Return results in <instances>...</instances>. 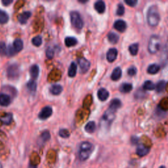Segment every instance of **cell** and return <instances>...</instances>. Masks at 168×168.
Segmentation results:
<instances>
[{
  "label": "cell",
  "mask_w": 168,
  "mask_h": 168,
  "mask_svg": "<svg viewBox=\"0 0 168 168\" xmlns=\"http://www.w3.org/2000/svg\"><path fill=\"white\" fill-rule=\"evenodd\" d=\"M160 20L158 8L156 5H152L147 12V22L151 26H156Z\"/></svg>",
  "instance_id": "obj_1"
},
{
  "label": "cell",
  "mask_w": 168,
  "mask_h": 168,
  "mask_svg": "<svg viewBox=\"0 0 168 168\" xmlns=\"http://www.w3.org/2000/svg\"><path fill=\"white\" fill-rule=\"evenodd\" d=\"M94 146L92 143L85 141L80 144L78 157L81 161L87 160L93 151Z\"/></svg>",
  "instance_id": "obj_2"
},
{
  "label": "cell",
  "mask_w": 168,
  "mask_h": 168,
  "mask_svg": "<svg viewBox=\"0 0 168 168\" xmlns=\"http://www.w3.org/2000/svg\"><path fill=\"white\" fill-rule=\"evenodd\" d=\"M161 45V40L159 36L157 35H153L151 37V39L149 40V43L148 45V49L149 52L154 54L157 53V51L160 49Z\"/></svg>",
  "instance_id": "obj_3"
},
{
  "label": "cell",
  "mask_w": 168,
  "mask_h": 168,
  "mask_svg": "<svg viewBox=\"0 0 168 168\" xmlns=\"http://www.w3.org/2000/svg\"><path fill=\"white\" fill-rule=\"evenodd\" d=\"M70 20L72 26L77 29L80 30L83 26V22L78 12L72 11L70 13Z\"/></svg>",
  "instance_id": "obj_4"
},
{
  "label": "cell",
  "mask_w": 168,
  "mask_h": 168,
  "mask_svg": "<svg viewBox=\"0 0 168 168\" xmlns=\"http://www.w3.org/2000/svg\"><path fill=\"white\" fill-rule=\"evenodd\" d=\"M7 77L9 79H16L19 76L20 69L19 66L16 64H11L7 70Z\"/></svg>",
  "instance_id": "obj_5"
},
{
  "label": "cell",
  "mask_w": 168,
  "mask_h": 168,
  "mask_svg": "<svg viewBox=\"0 0 168 168\" xmlns=\"http://www.w3.org/2000/svg\"><path fill=\"white\" fill-rule=\"evenodd\" d=\"M114 118H115V112H114L109 109L103 114V122H104L108 125H109L113 122Z\"/></svg>",
  "instance_id": "obj_6"
},
{
  "label": "cell",
  "mask_w": 168,
  "mask_h": 168,
  "mask_svg": "<svg viewBox=\"0 0 168 168\" xmlns=\"http://www.w3.org/2000/svg\"><path fill=\"white\" fill-rule=\"evenodd\" d=\"M77 63H78L81 72L82 73L87 72L90 68V66H91L90 62L86 58H80L77 60Z\"/></svg>",
  "instance_id": "obj_7"
},
{
  "label": "cell",
  "mask_w": 168,
  "mask_h": 168,
  "mask_svg": "<svg viewBox=\"0 0 168 168\" xmlns=\"http://www.w3.org/2000/svg\"><path fill=\"white\" fill-rule=\"evenodd\" d=\"M53 113V109L51 106H47L42 109L40 111L38 117L41 119H46L48 118H49Z\"/></svg>",
  "instance_id": "obj_8"
},
{
  "label": "cell",
  "mask_w": 168,
  "mask_h": 168,
  "mask_svg": "<svg viewBox=\"0 0 168 168\" xmlns=\"http://www.w3.org/2000/svg\"><path fill=\"white\" fill-rule=\"evenodd\" d=\"M150 152V148L145 146L144 145H139L136 149V153L141 157L145 156Z\"/></svg>",
  "instance_id": "obj_9"
},
{
  "label": "cell",
  "mask_w": 168,
  "mask_h": 168,
  "mask_svg": "<svg viewBox=\"0 0 168 168\" xmlns=\"http://www.w3.org/2000/svg\"><path fill=\"white\" fill-rule=\"evenodd\" d=\"M118 56V50L115 48H112L108 51L106 53V58L108 61L112 63L115 61Z\"/></svg>",
  "instance_id": "obj_10"
},
{
  "label": "cell",
  "mask_w": 168,
  "mask_h": 168,
  "mask_svg": "<svg viewBox=\"0 0 168 168\" xmlns=\"http://www.w3.org/2000/svg\"><path fill=\"white\" fill-rule=\"evenodd\" d=\"M11 103V98L10 96L5 93L0 94V105L2 106H7Z\"/></svg>",
  "instance_id": "obj_11"
},
{
  "label": "cell",
  "mask_w": 168,
  "mask_h": 168,
  "mask_svg": "<svg viewBox=\"0 0 168 168\" xmlns=\"http://www.w3.org/2000/svg\"><path fill=\"white\" fill-rule=\"evenodd\" d=\"M114 27L116 30L120 32H124L127 28V25L123 20H117L114 24Z\"/></svg>",
  "instance_id": "obj_12"
},
{
  "label": "cell",
  "mask_w": 168,
  "mask_h": 168,
  "mask_svg": "<svg viewBox=\"0 0 168 168\" xmlns=\"http://www.w3.org/2000/svg\"><path fill=\"white\" fill-rule=\"evenodd\" d=\"M98 98L101 101L106 100L109 97V93L105 88H100L97 92Z\"/></svg>",
  "instance_id": "obj_13"
},
{
  "label": "cell",
  "mask_w": 168,
  "mask_h": 168,
  "mask_svg": "<svg viewBox=\"0 0 168 168\" xmlns=\"http://www.w3.org/2000/svg\"><path fill=\"white\" fill-rule=\"evenodd\" d=\"M31 15L32 14L30 11H25L18 16V20H19L21 24L24 25V24H26L27 22V21L31 16Z\"/></svg>",
  "instance_id": "obj_14"
},
{
  "label": "cell",
  "mask_w": 168,
  "mask_h": 168,
  "mask_svg": "<svg viewBox=\"0 0 168 168\" xmlns=\"http://www.w3.org/2000/svg\"><path fill=\"white\" fill-rule=\"evenodd\" d=\"M94 8L99 13H103L106 9V5L103 1H97L94 4Z\"/></svg>",
  "instance_id": "obj_15"
},
{
  "label": "cell",
  "mask_w": 168,
  "mask_h": 168,
  "mask_svg": "<svg viewBox=\"0 0 168 168\" xmlns=\"http://www.w3.org/2000/svg\"><path fill=\"white\" fill-rule=\"evenodd\" d=\"M121 105H122V103H121L120 100L118 99H114L110 102V106H109V109L114 111V112H116L118 109L120 108Z\"/></svg>",
  "instance_id": "obj_16"
},
{
  "label": "cell",
  "mask_w": 168,
  "mask_h": 168,
  "mask_svg": "<svg viewBox=\"0 0 168 168\" xmlns=\"http://www.w3.org/2000/svg\"><path fill=\"white\" fill-rule=\"evenodd\" d=\"M122 69L119 67H116L112 72V73L111 74V79L113 81H117L119 80V78L122 77Z\"/></svg>",
  "instance_id": "obj_17"
},
{
  "label": "cell",
  "mask_w": 168,
  "mask_h": 168,
  "mask_svg": "<svg viewBox=\"0 0 168 168\" xmlns=\"http://www.w3.org/2000/svg\"><path fill=\"white\" fill-rule=\"evenodd\" d=\"M23 41L21 39H16L13 44V47L15 50V51L16 53L20 52L23 49Z\"/></svg>",
  "instance_id": "obj_18"
},
{
  "label": "cell",
  "mask_w": 168,
  "mask_h": 168,
  "mask_svg": "<svg viewBox=\"0 0 168 168\" xmlns=\"http://www.w3.org/2000/svg\"><path fill=\"white\" fill-rule=\"evenodd\" d=\"M39 73H40V68L36 64L32 66L30 69V76L33 80L37 78L39 76Z\"/></svg>",
  "instance_id": "obj_19"
},
{
  "label": "cell",
  "mask_w": 168,
  "mask_h": 168,
  "mask_svg": "<svg viewBox=\"0 0 168 168\" xmlns=\"http://www.w3.org/2000/svg\"><path fill=\"white\" fill-rule=\"evenodd\" d=\"M63 91V87L59 84H53L50 87V92L54 95H58Z\"/></svg>",
  "instance_id": "obj_20"
},
{
  "label": "cell",
  "mask_w": 168,
  "mask_h": 168,
  "mask_svg": "<svg viewBox=\"0 0 168 168\" xmlns=\"http://www.w3.org/2000/svg\"><path fill=\"white\" fill-rule=\"evenodd\" d=\"M64 42H65L66 46L68 47H70L76 45L77 44V40L74 37L69 36V37H67L65 38Z\"/></svg>",
  "instance_id": "obj_21"
},
{
  "label": "cell",
  "mask_w": 168,
  "mask_h": 168,
  "mask_svg": "<svg viewBox=\"0 0 168 168\" xmlns=\"http://www.w3.org/2000/svg\"><path fill=\"white\" fill-rule=\"evenodd\" d=\"M0 120L5 125H9L13 120V114L11 113H7L4 116L0 118Z\"/></svg>",
  "instance_id": "obj_22"
},
{
  "label": "cell",
  "mask_w": 168,
  "mask_h": 168,
  "mask_svg": "<svg viewBox=\"0 0 168 168\" xmlns=\"http://www.w3.org/2000/svg\"><path fill=\"white\" fill-rule=\"evenodd\" d=\"M77 64L75 63H72L68 71V76L71 77H74L77 72Z\"/></svg>",
  "instance_id": "obj_23"
},
{
  "label": "cell",
  "mask_w": 168,
  "mask_h": 168,
  "mask_svg": "<svg viewBox=\"0 0 168 168\" xmlns=\"http://www.w3.org/2000/svg\"><path fill=\"white\" fill-rule=\"evenodd\" d=\"M160 70V67L156 64H152L149 66L147 68L148 73L150 74H156Z\"/></svg>",
  "instance_id": "obj_24"
},
{
  "label": "cell",
  "mask_w": 168,
  "mask_h": 168,
  "mask_svg": "<svg viewBox=\"0 0 168 168\" xmlns=\"http://www.w3.org/2000/svg\"><path fill=\"white\" fill-rule=\"evenodd\" d=\"M132 89H133V86L132 84L129 83H124L121 86L120 88H119V90L120 91L124 93H127L130 92Z\"/></svg>",
  "instance_id": "obj_25"
},
{
  "label": "cell",
  "mask_w": 168,
  "mask_h": 168,
  "mask_svg": "<svg viewBox=\"0 0 168 168\" xmlns=\"http://www.w3.org/2000/svg\"><path fill=\"white\" fill-rule=\"evenodd\" d=\"M95 128H96V125L93 121H91V122H88L85 126L86 131L87 132V133H93L95 130Z\"/></svg>",
  "instance_id": "obj_26"
},
{
  "label": "cell",
  "mask_w": 168,
  "mask_h": 168,
  "mask_svg": "<svg viewBox=\"0 0 168 168\" xmlns=\"http://www.w3.org/2000/svg\"><path fill=\"white\" fill-rule=\"evenodd\" d=\"M108 40L112 44H115L119 40V36L114 32H110L108 34Z\"/></svg>",
  "instance_id": "obj_27"
},
{
  "label": "cell",
  "mask_w": 168,
  "mask_h": 168,
  "mask_svg": "<svg viewBox=\"0 0 168 168\" xmlns=\"http://www.w3.org/2000/svg\"><path fill=\"white\" fill-rule=\"evenodd\" d=\"M26 86H27V88L29 90L30 92L34 93V92H35V91H36L37 84H36V82H35L34 80L29 81L27 83Z\"/></svg>",
  "instance_id": "obj_28"
},
{
  "label": "cell",
  "mask_w": 168,
  "mask_h": 168,
  "mask_svg": "<svg viewBox=\"0 0 168 168\" xmlns=\"http://www.w3.org/2000/svg\"><path fill=\"white\" fill-rule=\"evenodd\" d=\"M166 85V82L164 80H160V81H159L156 83V85L155 86L156 91L158 93L162 92L164 91V89H165Z\"/></svg>",
  "instance_id": "obj_29"
},
{
  "label": "cell",
  "mask_w": 168,
  "mask_h": 168,
  "mask_svg": "<svg viewBox=\"0 0 168 168\" xmlns=\"http://www.w3.org/2000/svg\"><path fill=\"white\" fill-rule=\"evenodd\" d=\"M9 21V15L5 11L0 9V24H5Z\"/></svg>",
  "instance_id": "obj_30"
},
{
  "label": "cell",
  "mask_w": 168,
  "mask_h": 168,
  "mask_svg": "<svg viewBox=\"0 0 168 168\" xmlns=\"http://www.w3.org/2000/svg\"><path fill=\"white\" fill-rule=\"evenodd\" d=\"M143 89L145 90H148V91H152V90L155 89V85L152 82L148 80L146 81L145 83H144Z\"/></svg>",
  "instance_id": "obj_31"
},
{
  "label": "cell",
  "mask_w": 168,
  "mask_h": 168,
  "mask_svg": "<svg viewBox=\"0 0 168 168\" xmlns=\"http://www.w3.org/2000/svg\"><path fill=\"white\" fill-rule=\"evenodd\" d=\"M138 50H139V44H131L129 47V51L132 55H136Z\"/></svg>",
  "instance_id": "obj_32"
},
{
  "label": "cell",
  "mask_w": 168,
  "mask_h": 168,
  "mask_svg": "<svg viewBox=\"0 0 168 168\" xmlns=\"http://www.w3.org/2000/svg\"><path fill=\"white\" fill-rule=\"evenodd\" d=\"M50 138H51V135L48 131H44L40 136V139L42 141V142H45L47 141H49L50 139Z\"/></svg>",
  "instance_id": "obj_33"
},
{
  "label": "cell",
  "mask_w": 168,
  "mask_h": 168,
  "mask_svg": "<svg viewBox=\"0 0 168 168\" xmlns=\"http://www.w3.org/2000/svg\"><path fill=\"white\" fill-rule=\"evenodd\" d=\"M32 43L34 45L39 47L42 44V38L40 35H38V36H35L32 38Z\"/></svg>",
  "instance_id": "obj_34"
},
{
  "label": "cell",
  "mask_w": 168,
  "mask_h": 168,
  "mask_svg": "<svg viewBox=\"0 0 168 168\" xmlns=\"http://www.w3.org/2000/svg\"><path fill=\"white\" fill-rule=\"evenodd\" d=\"M58 135L60 137H61L62 138H64V139L68 138L70 135L69 131L67 129H62L60 130L58 132Z\"/></svg>",
  "instance_id": "obj_35"
},
{
  "label": "cell",
  "mask_w": 168,
  "mask_h": 168,
  "mask_svg": "<svg viewBox=\"0 0 168 168\" xmlns=\"http://www.w3.org/2000/svg\"><path fill=\"white\" fill-rule=\"evenodd\" d=\"M16 52L15 51L13 45H9L8 47H7V49H6V55L7 56L11 57V56H13Z\"/></svg>",
  "instance_id": "obj_36"
},
{
  "label": "cell",
  "mask_w": 168,
  "mask_h": 168,
  "mask_svg": "<svg viewBox=\"0 0 168 168\" xmlns=\"http://www.w3.org/2000/svg\"><path fill=\"white\" fill-rule=\"evenodd\" d=\"M125 13V7L123 4L119 3L117 7V11H116V14L119 16H122Z\"/></svg>",
  "instance_id": "obj_37"
},
{
  "label": "cell",
  "mask_w": 168,
  "mask_h": 168,
  "mask_svg": "<svg viewBox=\"0 0 168 168\" xmlns=\"http://www.w3.org/2000/svg\"><path fill=\"white\" fill-rule=\"evenodd\" d=\"M54 55H55V53H54L53 49L51 47H48L46 50V56L49 59H52L54 57Z\"/></svg>",
  "instance_id": "obj_38"
},
{
  "label": "cell",
  "mask_w": 168,
  "mask_h": 168,
  "mask_svg": "<svg viewBox=\"0 0 168 168\" xmlns=\"http://www.w3.org/2000/svg\"><path fill=\"white\" fill-rule=\"evenodd\" d=\"M6 49H7V46L3 41L0 42V53L2 55H6Z\"/></svg>",
  "instance_id": "obj_39"
},
{
  "label": "cell",
  "mask_w": 168,
  "mask_h": 168,
  "mask_svg": "<svg viewBox=\"0 0 168 168\" xmlns=\"http://www.w3.org/2000/svg\"><path fill=\"white\" fill-rule=\"evenodd\" d=\"M137 70L136 67H134V66H132V67H131L128 69V74L129 76H134L137 74Z\"/></svg>",
  "instance_id": "obj_40"
},
{
  "label": "cell",
  "mask_w": 168,
  "mask_h": 168,
  "mask_svg": "<svg viewBox=\"0 0 168 168\" xmlns=\"http://www.w3.org/2000/svg\"><path fill=\"white\" fill-rule=\"evenodd\" d=\"M125 3L128 4L130 7H134V6L137 3V0H125Z\"/></svg>",
  "instance_id": "obj_41"
},
{
  "label": "cell",
  "mask_w": 168,
  "mask_h": 168,
  "mask_svg": "<svg viewBox=\"0 0 168 168\" xmlns=\"http://www.w3.org/2000/svg\"><path fill=\"white\" fill-rule=\"evenodd\" d=\"M139 138L137 136H132L131 137V142L133 144V145H137V144L139 142Z\"/></svg>",
  "instance_id": "obj_42"
},
{
  "label": "cell",
  "mask_w": 168,
  "mask_h": 168,
  "mask_svg": "<svg viewBox=\"0 0 168 168\" xmlns=\"http://www.w3.org/2000/svg\"><path fill=\"white\" fill-rule=\"evenodd\" d=\"M12 3H13V1H12V0H3L2 1V3L5 6H7Z\"/></svg>",
  "instance_id": "obj_43"
},
{
  "label": "cell",
  "mask_w": 168,
  "mask_h": 168,
  "mask_svg": "<svg viewBox=\"0 0 168 168\" xmlns=\"http://www.w3.org/2000/svg\"><path fill=\"white\" fill-rule=\"evenodd\" d=\"M28 168H37V166H35V165H32V164H30L29 165V167Z\"/></svg>",
  "instance_id": "obj_44"
},
{
  "label": "cell",
  "mask_w": 168,
  "mask_h": 168,
  "mask_svg": "<svg viewBox=\"0 0 168 168\" xmlns=\"http://www.w3.org/2000/svg\"><path fill=\"white\" fill-rule=\"evenodd\" d=\"M159 168H166V167L165 166H161L159 167Z\"/></svg>",
  "instance_id": "obj_45"
},
{
  "label": "cell",
  "mask_w": 168,
  "mask_h": 168,
  "mask_svg": "<svg viewBox=\"0 0 168 168\" xmlns=\"http://www.w3.org/2000/svg\"><path fill=\"white\" fill-rule=\"evenodd\" d=\"M0 168H2V164L0 163Z\"/></svg>",
  "instance_id": "obj_46"
}]
</instances>
